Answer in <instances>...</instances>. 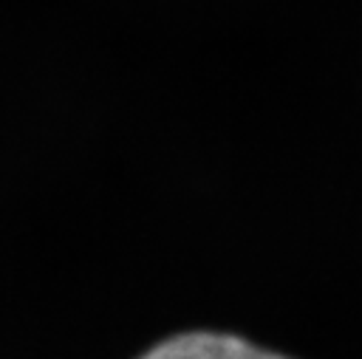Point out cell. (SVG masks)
Wrapping results in <instances>:
<instances>
[{
    "instance_id": "cell-1",
    "label": "cell",
    "mask_w": 362,
    "mask_h": 359,
    "mask_svg": "<svg viewBox=\"0 0 362 359\" xmlns=\"http://www.w3.org/2000/svg\"><path fill=\"white\" fill-rule=\"evenodd\" d=\"M139 359H288L249 339L221 331H187L153 345Z\"/></svg>"
}]
</instances>
